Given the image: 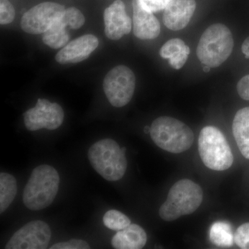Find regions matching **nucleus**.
<instances>
[{
  "label": "nucleus",
  "mask_w": 249,
  "mask_h": 249,
  "mask_svg": "<svg viewBox=\"0 0 249 249\" xmlns=\"http://www.w3.org/2000/svg\"><path fill=\"white\" fill-rule=\"evenodd\" d=\"M60 176L55 168L42 165L33 170L24 188L23 202L31 211H40L53 203L57 196Z\"/></svg>",
  "instance_id": "nucleus-1"
},
{
  "label": "nucleus",
  "mask_w": 249,
  "mask_h": 249,
  "mask_svg": "<svg viewBox=\"0 0 249 249\" xmlns=\"http://www.w3.org/2000/svg\"><path fill=\"white\" fill-rule=\"evenodd\" d=\"M125 151L115 141L103 139L89 147L88 160L93 169L105 179L116 181L124 178L127 170Z\"/></svg>",
  "instance_id": "nucleus-2"
},
{
  "label": "nucleus",
  "mask_w": 249,
  "mask_h": 249,
  "mask_svg": "<svg viewBox=\"0 0 249 249\" xmlns=\"http://www.w3.org/2000/svg\"><path fill=\"white\" fill-rule=\"evenodd\" d=\"M203 191L192 180H179L170 188L166 200L160 207V216L166 222L193 213L203 201Z\"/></svg>",
  "instance_id": "nucleus-3"
},
{
  "label": "nucleus",
  "mask_w": 249,
  "mask_h": 249,
  "mask_svg": "<svg viewBox=\"0 0 249 249\" xmlns=\"http://www.w3.org/2000/svg\"><path fill=\"white\" fill-rule=\"evenodd\" d=\"M150 137L154 142L165 151L181 153L193 145L195 137L184 123L169 116H160L152 123Z\"/></svg>",
  "instance_id": "nucleus-4"
},
{
  "label": "nucleus",
  "mask_w": 249,
  "mask_h": 249,
  "mask_svg": "<svg viewBox=\"0 0 249 249\" xmlns=\"http://www.w3.org/2000/svg\"><path fill=\"white\" fill-rule=\"evenodd\" d=\"M233 47L230 29L224 24H212L201 35L196 55L203 65L217 67L230 57Z\"/></svg>",
  "instance_id": "nucleus-5"
},
{
  "label": "nucleus",
  "mask_w": 249,
  "mask_h": 249,
  "mask_svg": "<svg viewBox=\"0 0 249 249\" xmlns=\"http://www.w3.org/2000/svg\"><path fill=\"white\" fill-rule=\"evenodd\" d=\"M199 155L209 169L224 171L233 163L231 149L222 132L214 126H206L201 130L198 140Z\"/></svg>",
  "instance_id": "nucleus-6"
},
{
  "label": "nucleus",
  "mask_w": 249,
  "mask_h": 249,
  "mask_svg": "<svg viewBox=\"0 0 249 249\" xmlns=\"http://www.w3.org/2000/svg\"><path fill=\"white\" fill-rule=\"evenodd\" d=\"M136 87L134 73L124 65L114 67L103 80V89L111 106L122 107L128 104Z\"/></svg>",
  "instance_id": "nucleus-7"
},
{
  "label": "nucleus",
  "mask_w": 249,
  "mask_h": 249,
  "mask_svg": "<svg viewBox=\"0 0 249 249\" xmlns=\"http://www.w3.org/2000/svg\"><path fill=\"white\" fill-rule=\"evenodd\" d=\"M65 6L58 3H40L23 15L20 25L29 34H43L65 12Z\"/></svg>",
  "instance_id": "nucleus-8"
},
{
  "label": "nucleus",
  "mask_w": 249,
  "mask_h": 249,
  "mask_svg": "<svg viewBox=\"0 0 249 249\" xmlns=\"http://www.w3.org/2000/svg\"><path fill=\"white\" fill-rule=\"evenodd\" d=\"M64 117L65 114L60 105L41 98L37 100L35 107L24 114V124L29 131L42 128L53 130L61 125Z\"/></svg>",
  "instance_id": "nucleus-9"
},
{
  "label": "nucleus",
  "mask_w": 249,
  "mask_h": 249,
  "mask_svg": "<svg viewBox=\"0 0 249 249\" xmlns=\"http://www.w3.org/2000/svg\"><path fill=\"white\" fill-rule=\"evenodd\" d=\"M52 237L47 223L34 220L23 226L15 232L6 244V249H45Z\"/></svg>",
  "instance_id": "nucleus-10"
},
{
  "label": "nucleus",
  "mask_w": 249,
  "mask_h": 249,
  "mask_svg": "<svg viewBox=\"0 0 249 249\" xmlns=\"http://www.w3.org/2000/svg\"><path fill=\"white\" fill-rule=\"evenodd\" d=\"M105 33L108 38L118 40L132 30V20L121 0H116L105 10Z\"/></svg>",
  "instance_id": "nucleus-11"
},
{
  "label": "nucleus",
  "mask_w": 249,
  "mask_h": 249,
  "mask_svg": "<svg viewBox=\"0 0 249 249\" xmlns=\"http://www.w3.org/2000/svg\"><path fill=\"white\" fill-rule=\"evenodd\" d=\"M98 46V40L96 36L91 34L80 36L62 47L55 55V60L62 65L83 61L89 58Z\"/></svg>",
  "instance_id": "nucleus-12"
},
{
  "label": "nucleus",
  "mask_w": 249,
  "mask_h": 249,
  "mask_svg": "<svg viewBox=\"0 0 249 249\" xmlns=\"http://www.w3.org/2000/svg\"><path fill=\"white\" fill-rule=\"evenodd\" d=\"M196 6V0H173L163 12L165 27L172 31L184 29L191 21Z\"/></svg>",
  "instance_id": "nucleus-13"
},
{
  "label": "nucleus",
  "mask_w": 249,
  "mask_h": 249,
  "mask_svg": "<svg viewBox=\"0 0 249 249\" xmlns=\"http://www.w3.org/2000/svg\"><path fill=\"white\" fill-rule=\"evenodd\" d=\"M133 31L137 38L153 40L160 36V26L151 11H147L139 2L133 1Z\"/></svg>",
  "instance_id": "nucleus-14"
},
{
  "label": "nucleus",
  "mask_w": 249,
  "mask_h": 249,
  "mask_svg": "<svg viewBox=\"0 0 249 249\" xmlns=\"http://www.w3.org/2000/svg\"><path fill=\"white\" fill-rule=\"evenodd\" d=\"M147 234L138 224H131L119 231L111 240V245L116 249H142L146 245Z\"/></svg>",
  "instance_id": "nucleus-15"
},
{
  "label": "nucleus",
  "mask_w": 249,
  "mask_h": 249,
  "mask_svg": "<svg viewBox=\"0 0 249 249\" xmlns=\"http://www.w3.org/2000/svg\"><path fill=\"white\" fill-rule=\"evenodd\" d=\"M191 49L182 40L173 38L165 42L160 51L161 58L168 59L175 70H180L186 64Z\"/></svg>",
  "instance_id": "nucleus-16"
},
{
  "label": "nucleus",
  "mask_w": 249,
  "mask_h": 249,
  "mask_svg": "<svg viewBox=\"0 0 249 249\" xmlns=\"http://www.w3.org/2000/svg\"><path fill=\"white\" fill-rule=\"evenodd\" d=\"M232 134L241 153L249 160V107L236 113L232 122Z\"/></svg>",
  "instance_id": "nucleus-17"
},
{
  "label": "nucleus",
  "mask_w": 249,
  "mask_h": 249,
  "mask_svg": "<svg viewBox=\"0 0 249 249\" xmlns=\"http://www.w3.org/2000/svg\"><path fill=\"white\" fill-rule=\"evenodd\" d=\"M67 27H70V24L62 14L61 17L44 33L42 36L44 43L51 48L55 49L66 46L70 40V35L67 32Z\"/></svg>",
  "instance_id": "nucleus-18"
},
{
  "label": "nucleus",
  "mask_w": 249,
  "mask_h": 249,
  "mask_svg": "<svg viewBox=\"0 0 249 249\" xmlns=\"http://www.w3.org/2000/svg\"><path fill=\"white\" fill-rule=\"evenodd\" d=\"M18 193L17 181L9 173L0 174V213H3L12 204Z\"/></svg>",
  "instance_id": "nucleus-19"
},
{
  "label": "nucleus",
  "mask_w": 249,
  "mask_h": 249,
  "mask_svg": "<svg viewBox=\"0 0 249 249\" xmlns=\"http://www.w3.org/2000/svg\"><path fill=\"white\" fill-rule=\"evenodd\" d=\"M210 237L214 244L220 247H229L232 245L234 240L230 226L223 222L215 223L213 225Z\"/></svg>",
  "instance_id": "nucleus-20"
},
{
  "label": "nucleus",
  "mask_w": 249,
  "mask_h": 249,
  "mask_svg": "<svg viewBox=\"0 0 249 249\" xmlns=\"http://www.w3.org/2000/svg\"><path fill=\"white\" fill-rule=\"evenodd\" d=\"M103 221L106 227L116 231L123 230L131 224L129 218L116 210L108 211L103 216Z\"/></svg>",
  "instance_id": "nucleus-21"
},
{
  "label": "nucleus",
  "mask_w": 249,
  "mask_h": 249,
  "mask_svg": "<svg viewBox=\"0 0 249 249\" xmlns=\"http://www.w3.org/2000/svg\"><path fill=\"white\" fill-rule=\"evenodd\" d=\"M64 17L70 23L71 29H78L84 25L85 18L81 11L75 7L65 9L63 14Z\"/></svg>",
  "instance_id": "nucleus-22"
},
{
  "label": "nucleus",
  "mask_w": 249,
  "mask_h": 249,
  "mask_svg": "<svg viewBox=\"0 0 249 249\" xmlns=\"http://www.w3.org/2000/svg\"><path fill=\"white\" fill-rule=\"evenodd\" d=\"M14 6L9 0H0V23L2 25L9 24L15 19Z\"/></svg>",
  "instance_id": "nucleus-23"
},
{
  "label": "nucleus",
  "mask_w": 249,
  "mask_h": 249,
  "mask_svg": "<svg viewBox=\"0 0 249 249\" xmlns=\"http://www.w3.org/2000/svg\"><path fill=\"white\" fill-rule=\"evenodd\" d=\"M234 241L240 249H249V222L242 224L237 229Z\"/></svg>",
  "instance_id": "nucleus-24"
},
{
  "label": "nucleus",
  "mask_w": 249,
  "mask_h": 249,
  "mask_svg": "<svg viewBox=\"0 0 249 249\" xmlns=\"http://www.w3.org/2000/svg\"><path fill=\"white\" fill-rule=\"evenodd\" d=\"M173 0H139L142 7L152 13L164 10Z\"/></svg>",
  "instance_id": "nucleus-25"
},
{
  "label": "nucleus",
  "mask_w": 249,
  "mask_h": 249,
  "mask_svg": "<svg viewBox=\"0 0 249 249\" xmlns=\"http://www.w3.org/2000/svg\"><path fill=\"white\" fill-rule=\"evenodd\" d=\"M88 242L82 240H71L68 242H58L50 247V249H89Z\"/></svg>",
  "instance_id": "nucleus-26"
},
{
  "label": "nucleus",
  "mask_w": 249,
  "mask_h": 249,
  "mask_svg": "<svg viewBox=\"0 0 249 249\" xmlns=\"http://www.w3.org/2000/svg\"><path fill=\"white\" fill-rule=\"evenodd\" d=\"M238 94L242 99L249 101V74L244 76L237 85Z\"/></svg>",
  "instance_id": "nucleus-27"
},
{
  "label": "nucleus",
  "mask_w": 249,
  "mask_h": 249,
  "mask_svg": "<svg viewBox=\"0 0 249 249\" xmlns=\"http://www.w3.org/2000/svg\"><path fill=\"white\" fill-rule=\"evenodd\" d=\"M242 52L245 55V58H249V37H247L242 46Z\"/></svg>",
  "instance_id": "nucleus-28"
},
{
  "label": "nucleus",
  "mask_w": 249,
  "mask_h": 249,
  "mask_svg": "<svg viewBox=\"0 0 249 249\" xmlns=\"http://www.w3.org/2000/svg\"><path fill=\"white\" fill-rule=\"evenodd\" d=\"M211 67L204 65V67H203V70H204V71L206 72V73H208V72L211 71Z\"/></svg>",
  "instance_id": "nucleus-29"
},
{
  "label": "nucleus",
  "mask_w": 249,
  "mask_h": 249,
  "mask_svg": "<svg viewBox=\"0 0 249 249\" xmlns=\"http://www.w3.org/2000/svg\"><path fill=\"white\" fill-rule=\"evenodd\" d=\"M144 132H145V134L150 133V127L145 126V127H144Z\"/></svg>",
  "instance_id": "nucleus-30"
}]
</instances>
